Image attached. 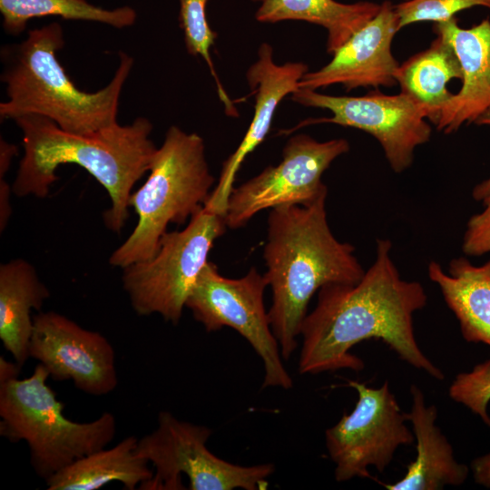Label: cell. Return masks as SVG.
<instances>
[{
  "instance_id": "cell-1",
  "label": "cell",
  "mask_w": 490,
  "mask_h": 490,
  "mask_svg": "<svg viewBox=\"0 0 490 490\" xmlns=\"http://www.w3.org/2000/svg\"><path fill=\"white\" fill-rule=\"evenodd\" d=\"M391 249L389 240L377 239L375 260L358 283H332L319 289L317 305L300 328V374L342 368L362 371L363 360L350 349L375 338L410 366L435 379H445L444 372L422 352L415 336L414 313L427 301L424 287L401 278Z\"/></svg>"
},
{
  "instance_id": "cell-2",
  "label": "cell",
  "mask_w": 490,
  "mask_h": 490,
  "mask_svg": "<svg viewBox=\"0 0 490 490\" xmlns=\"http://www.w3.org/2000/svg\"><path fill=\"white\" fill-rule=\"evenodd\" d=\"M15 121L23 133L24 155L13 193L44 198L58 180L55 172L60 165H79L107 191L112 205L103 220L112 231L121 232L130 215L132 190L150 171L158 149L150 138L152 122L138 117L128 125L116 122L93 133L76 134L38 114Z\"/></svg>"
},
{
  "instance_id": "cell-3",
  "label": "cell",
  "mask_w": 490,
  "mask_h": 490,
  "mask_svg": "<svg viewBox=\"0 0 490 490\" xmlns=\"http://www.w3.org/2000/svg\"><path fill=\"white\" fill-rule=\"evenodd\" d=\"M327 194L311 203L270 209L263 274L271 289L269 318L282 358L298 348L308 305L325 285L356 284L365 270L352 244L339 241L327 217Z\"/></svg>"
},
{
  "instance_id": "cell-4",
  "label": "cell",
  "mask_w": 490,
  "mask_h": 490,
  "mask_svg": "<svg viewBox=\"0 0 490 490\" xmlns=\"http://www.w3.org/2000/svg\"><path fill=\"white\" fill-rule=\"evenodd\" d=\"M64 44L57 22L28 32L26 39L5 48L1 75L7 99L0 103L1 120L38 114L61 129L89 134L117 122L120 95L133 59L121 52L120 63L111 82L93 93L80 90L57 59Z\"/></svg>"
},
{
  "instance_id": "cell-5",
  "label": "cell",
  "mask_w": 490,
  "mask_h": 490,
  "mask_svg": "<svg viewBox=\"0 0 490 490\" xmlns=\"http://www.w3.org/2000/svg\"><path fill=\"white\" fill-rule=\"evenodd\" d=\"M146 181L129 199L138 222L111 255L113 267L124 269L152 259L170 223L183 224L208 200L214 178L205 156L203 139L171 126L157 149Z\"/></svg>"
},
{
  "instance_id": "cell-6",
  "label": "cell",
  "mask_w": 490,
  "mask_h": 490,
  "mask_svg": "<svg viewBox=\"0 0 490 490\" xmlns=\"http://www.w3.org/2000/svg\"><path fill=\"white\" fill-rule=\"evenodd\" d=\"M48 377L39 363L28 377L0 383V435L12 443L26 442L31 465L44 480L106 447L116 432L115 417L109 412L91 422L67 418Z\"/></svg>"
},
{
  "instance_id": "cell-7",
  "label": "cell",
  "mask_w": 490,
  "mask_h": 490,
  "mask_svg": "<svg viewBox=\"0 0 490 490\" xmlns=\"http://www.w3.org/2000/svg\"><path fill=\"white\" fill-rule=\"evenodd\" d=\"M226 228L224 216L202 207L184 230L163 234L152 259L122 269L133 310L140 316L156 313L177 325L214 241Z\"/></svg>"
},
{
  "instance_id": "cell-8",
  "label": "cell",
  "mask_w": 490,
  "mask_h": 490,
  "mask_svg": "<svg viewBox=\"0 0 490 490\" xmlns=\"http://www.w3.org/2000/svg\"><path fill=\"white\" fill-rule=\"evenodd\" d=\"M211 430L162 411L157 427L138 439L137 452L155 469L153 476L139 489L191 490L266 489L274 473L273 464L240 466L213 455L206 446Z\"/></svg>"
},
{
  "instance_id": "cell-9",
  "label": "cell",
  "mask_w": 490,
  "mask_h": 490,
  "mask_svg": "<svg viewBox=\"0 0 490 490\" xmlns=\"http://www.w3.org/2000/svg\"><path fill=\"white\" fill-rule=\"evenodd\" d=\"M266 287L264 275L255 268L241 278L229 279L208 261L188 296L186 307L206 331L229 327L250 343L263 362V387L289 389L293 386L292 378L282 363L279 345L264 307Z\"/></svg>"
},
{
  "instance_id": "cell-10",
  "label": "cell",
  "mask_w": 490,
  "mask_h": 490,
  "mask_svg": "<svg viewBox=\"0 0 490 490\" xmlns=\"http://www.w3.org/2000/svg\"><path fill=\"white\" fill-rule=\"evenodd\" d=\"M348 386L358 392L357 404L325 431L338 482L370 477L369 466L384 473L396 451L415 442L414 433L406 424L407 413L402 411L387 381L378 388L354 380H348Z\"/></svg>"
},
{
  "instance_id": "cell-11",
  "label": "cell",
  "mask_w": 490,
  "mask_h": 490,
  "mask_svg": "<svg viewBox=\"0 0 490 490\" xmlns=\"http://www.w3.org/2000/svg\"><path fill=\"white\" fill-rule=\"evenodd\" d=\"M291 99L304 106L327 109L333 115L304 120L296 127L283 131L284 134L317 123L362 130L377 140L397 173L411 166L416 148L427 142L431 136L432 130L424 113L402 93L388 95L377 88L363 96H334L299 88Z\"/></svg>"
},
{
  "instance_id": "cell-12",
  "label": "cell",
  "mask_w": 490,
  "mask_h": 490,
  "mask_svg": "<svg viewBox=\"0 0 490 490\" xmlns=\"http://www.w3.org/2000/svg\"><path fill=\"white\" fill-rule=\"evenodd\" d=\"M346 139L318 142L307 134L290 137L278 165L234 187L227 203V227L245 226L258 212L283 205H306L328 193L321 176L332 162L348 152Z\"/></svg>"
},
{
  "instance_id": "cell-13",
  "label": "cell",
  "mask_w": 490,
  "mask_h": 490,
  "mask_svg": "<svg viewBox=\"0 0 490 490\" xmlns=\"http://www.w3.org/2000/svg\"><path fill=\"white\" fill-rule=\"evenodd\" d=\"M30 357L54 380H72L92 396L113 392L118 384L115 353L109 340L54 311L33 318Z\"/></svg>"
},
{
  "instance_id": "cell-14",
  "label": "cell",
  "mask_w": 490,
  "mask_h": 490,
  "mask_svg": "<svg viewBox=\"0 0 490 490\" xmlns=\"http://www.w3.org/2000/svg\"><path fill=\"white\" fill-rule=\"evenodd\" d=\"M399 30L395 5L384 1L378 13L332 54L328 64L302 76L299 88L316 90L339 83L349 92L395 86L399 64L391 45Z\"/></svg>"
},
{
  "instance_id": "cell-15",
  "label": "cell",
  "mask_w": 490,
  "mask_h": 490,
  "mask_svg": "<svg viewBox=\"0 0 490 490\" xmlns=\"http://www.w3.org/2000/svg\"><path fill=\"white\" fill-rule=\"evenodd\" d=\"M307 72L308 65L299 62L277 64L272 46L268 43L260 45L258 58L246 74L249 86L256 94L252 120L237 149L223 162L218 181L204 209L225 216L228 199L242 162L263 142L278 105L299 88V81Z\"/></svg>"
},
{
  "instance_id": "cell-16",
  "label": "cell",
  "mask_w": 490,
  "mask_h": 490,
  "mask_svg": "<svg viewBox=\"0 0 490 490\" xmlns=\"http://www.w3.org/2000/svg\"><path fill=\"white\" fill-rule=\"evenodd\" d=\"M436 35L453 47L462 68V87L443 108L436 129L445 133L475 122L490 108V19L461 28L456 17L435 23Z\"/></svg>"
},
{
  "instance_id": "cell-17",
  "label": "cell",
  "mask_w": 490,
  "mask_h": 490,
  "mask_svg": "<svg viewBox=\"0 0 490 490\" xmlns=\"http://www.w3.org/2000/svg\"><path fill=\"white\" fill-rule=\"evenodd\" d=\"M410 395L407 417L415 436L416 456L400 480L383 486L388 490H439L463 485L469 467L455 458L452 445L436 425V407L426 405L416 385H411Z\"/></svg>"
},
{
  "instance_id": "cell-18",
  "label": "cell",
  "mask_w": 490,
  "mask_h": 490,
  "mask_svg": "<svg viewBox=\"0 0 490 490\" xmlns=\"http://www.w3.org/2000/svg\"><path fill=\"white\" fill-rule=\"evenodd\" d=\"M427 273L457 318L464 339L490 347V259L481 266L464 257L453 259L447 273L431 261Z\"/></svg>"
},
{
  "instance_id": "cell-19",
  "label": "cell",
  "mask_w": 490,
  "mask_h": 490,
  "mask_svg": "<svg viewBox=\"0 0 490 490\" xmlns=\"http://www.w3.org/2000/svg\"><path fill=\"white\" fill-rule=\"evenodd\" d=\"M49 296L28 261L15 259L0 266V339L19 367L30 357L31 310L41 309Z\"/></svg>"
},
{
  "instance_id": "cell-20",
  "label": "cell",
  "mask_w": 490,
  "mask_h": 490,
  "mask_svg": "<svg viewBox=\"0 0 490 490\" xmlns=\"http://www.w3.org/2000/svg\"><path fill=\"white\" fill-rule=\"evenodd\" d=\"M138 438L130 436L111 448L86 455L45 480L47 490H97L111 482L134 490L153 476L149 462L137 452Z\"/></svg>"
},
{
  "instance_id": "cell-21",
  "label": "cell",
  "mask_w": 490,
  "mask_h": 490,
  "mask_svg": "<svg viewBox=\"0 0 490 490\" xmlns=\"http://www.w3.org/2000/svg\"><path fill=\"white\" fill-rule=\"evenodd\" d=\"M462 75L452 45L436 35L427 49L399 64L395 79L401 93L412 99L425 117L436 125L443 108L455 94L446 84L454 78L462 79Z\"/></svg>"
},
{
  "instance_id": "cell-22",
  "label": "cell",
  "mask_w": 490,
  "mask_h": 490,
  "mask_svg": "<svg viewBox=\"0 0 490 490\" xmlns=\"http://www.w3.org/2000/svg\"><path fill=\"white\" fill-rule=\"evenodd\" d=\"M255 18L261 23L306 21L328 32L327 52L333 54L379 11L373 2L343 4L335 0H262Z\"/></svg>"
},
{
  "instance_id": "cell-23",
  "label": "cell",
  "mask_w": 490,
  "mask_h": 490,
  "mask_svg": "<svg viewBox=\"0 0 490 490\" xmlns=\"http://www.w3.org/2000/svg\"><path fill=\"white\" fill-rule=\"evenodd\" d=\"M3 27L6 33L20 34L29 20L48 15L66 20L96 22L115 28L132 25L136 11L128 5L106 9L87 0H0Z\"/></svg>"
},
{
  "instance_id": "cell-24",
  "label": "cell",
  "mask_w": 490,
  "mask_h": 490,
  "mask_svg": "<svg viewBox=\"0 0 490 490\" xmlns=\"http://www.w3.org/2000/svg\"><path fill=\"white\" fill-rule=\"evenodd\" d=\"M208 3L209 0H179V24L183 32L187 52L191 55L201 57L208 65L226 114L237 117L238 110L220 83L211 57V48L215 44L217 33L208 22Z\"/></svg>"
},
{
  "instance_id": "cell-25",
  "label": "cell",
  "mask_w": 490,
  "mask_h": 490,
  "mask_svg": "<svg viewBox=\"0 0 490 490\" xmlns=\"http://www.w3.org/2000/svg\"><path fill=\"white\" fill-rule=\"evenodd\" d=\"M448 395L464 405L490 427L487 407L490 402V359L476 364L472 370L456 376Z\"/></svg>"
},
{
  "instance_id": "cell-26",
  "label": "cell",
  "mask_w": 490,
  "mask_h": 490,
  "mask_svg": "<svg viewBox=\"0 0 490 490\" xmlns=\"http://www.w3.org/2000/svg\"><path fill=\"white\" fill-rule=\"evenodd\" d=\"M473 6L490 9V0H403L395 10L401 29L417 22H445Z\"/></svg>"
},
{
  "instance_id": "cell-27",
  "label": "cell",
  "mask_w": 490,
  "mask_h": 490,
  "mask_svg": "<svg viewBox=\"0 0 490 490\" xmlns=\"http://www.w3.org/2000/svg\"><path fill=\"white\" fill-rule=\"evenodd\" d=\"M485 209L467 221L463 237L462 250L467 256H481L490 252V199L484 202Z\"/></svg>"
},
{
  "instance_id": "cell-28",
  "label": "cell",
  "mask_w": 490,
  "mask_h": 490,
  "mask_svg": "<svg viewBox=\"0 0 490 490\" xmlns=\"http://www.w3.org/2000/svg\"><path fill=\"white\" fill-rule=\"evenodd\" d=\"M470 469L475 483L490 489V452L475 457Z\"/></svg>"
},
{
  "instance_id": "cell-29",
  "label": "cell",
  "mask_w": 490,
  "mask_h": 490,
  "mask_svg": "<svg viewBox=\"0 0 490 490\" xmlns=\"http://www.w3.org/2000/svg\"><path fill=\"white\" fill-rule=\"evenodd\" d=\"M12 187L5 181V177L0 178V230L3 231L10 219L12 208L10 203Z\"/></svg>"
},
{
  "instance_id": "cell-30",
  "label": "cell",
  "mask_w": 490,
  "mask_h": 490,
  "mask_svg": "<svg viewBox=\"0 0 490 490\" xmlns=\"http://www.w3.org/2000/svg\"><path fill=\"white\" fill-rule=\"evenodd\" d=\"M479 125H490V108L475 122ZM472 196L483 203L490 199V177L475 186Z\"/></svg>"
},
{
  "instance_id": "cell-31",
  "label": "cell",
  "mask_w": 490,
  "mask_h": 490,
  "mask_svg": "<svg viewBox=\"0 0 490 490\" xmlns=\"http://www.w3.org/2000/svg\"><path fill=\"white\" fill-rule=\"evenodd\" d=\"M16 146L1 138L0 141V178L5 174L11 165L14 156L16 154Z\"/></svg>"
},
{
  "instance_id": "cell-32",
  "label": "cell",
  "mask_w": 490,
  "mask_h": 490,
  "mask_svg": "<svg viewBox=\"0 0 490 490\" xmlns=\"http://www.w3.org/2000/svg\"><path fill=\"white\" fill-rule=\"evenodd\" d=\"M20 368L17 363L6 360L0 357V383L18 377Z\"/></svg>"
},
{
  "instance_id": "cell-33",
  "label": "cell",
  "mask_w": 490,
  "mask_h": 490,
  "mask_svg": "<svg viewBox=\"0 0 490 490\" xmlns=\"http://www.w3.org/2000/svg\"><path fill=\"white\" fill-rule=\"evenodd\" d=\"M252 1H254V2H258V1H259V2H261L262 0H252Z\"/></svg>"
}]
</instances>
